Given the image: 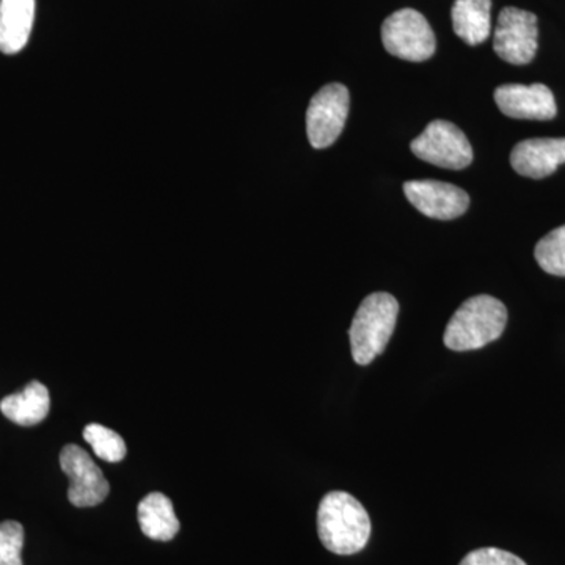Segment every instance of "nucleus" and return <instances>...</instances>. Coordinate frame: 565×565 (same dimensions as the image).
<instances>
[{"mask_svg": "<svg viewBox=\"0 0 565 565\" xmlns=\"http://www.w3.org/2000/svg\"><path fill=\"white\" fill-rule=\"evenodd\" d=\"M318 534L334 555H355L370 541V515L352 494L340 490L327 493L318 509Z\"/></svg>", "mask_w": 565, "mask_h": 565, "instance_id": "1", "label": "nucleus"}, {"mask_svg": "<svg viewBox=\"0 0 565 565\" xmlns=\"http://www.w3.org/2000/svg\"><path fill=\"white\" fill-rule=\"evenodd\" d=\"M508 308L492 296H475L465 300L446 326L444 341L451 351H476L493 343L503 334Z\"/></svg>", "mask_w": 565, "mask_h": 565, "instance_id": "2", "label": "nucleus"}, {"mask_svg": "<svg viewBox=\"0 0 565 565\" xmlns=\"http://www.w3.org/2000/svg\"><path fill=\"white\" fill-rule=\"evenodd\" d=\"M399 303L388 292H374L360 303L349 329L352 356L366 366L385 351L396 327Z\"/></svg>", "mask_w": 565, "mask_h": 565, "instance_id": "3", "label": "nucleus"}, {"mask_svg": "<svg viewBox=\"0 0 565 565\" xmlns=\"http://www.w3.org/2000/svg\"><path fill=\"white\" fill-rule=\"evenodd\" d=\"M382 43L386 52L407 62H426L435 54L437 41L429 22L419 11H394L382 25Z\"/></svg>", "mask_w": 565, "mask_h": 565, "instance_id": "4", "label": "nucleus"}, {"mask_svg": "<svg viewBox=\"0 0 565 565\" xmlns=\"http://www.w3.org/2000/svg\"><path fill=\"white\" fill-rule=\"evenodd\" d=\"M416 158L441 169L463 170L473 162V148L456 125L435 120L411 145Z\"/></svg>", "mask_w": 565, "mask_h": 565, "instance_id": "5", "label": "nucleus"}, {"mask_svg": "<svg viewBox=\"0 0 565 565\" xmlns=\"http://www.w3.org/2000/svg\"><path fill=\"white\" fill-rule=\"evenodd\" d=\"M351 95L343 84H329L316 93L307 110V134L316 150L332 147L348 120Z\"/></svg>", "mask_w": 565, "mask_h": 565, "instance_id": "6", "label": "nucleus"}, {"mask_svg": "<svg viewBox=\"0 0 565 565\" xmlns=\"http://www.w3.org/2000/svg\"><path fill=\"white\" fill-rule=\"evenodd\" d=\"M539 46L537 17L531 11L505 7L498 17L493 50L512 65L533 62Z\"/></svg>", "mask_w": 565, "mask_h": 565, "instance_id": "7", "label": "nucleus"}, {"mask_svg": "<svg viewBox=\"0 0 565 565\" xmlns=\"http://www.w3.org/2000/svg\"><path fill=\"white\" fill-rule=\"evenodd\" d=\"M63 473L68 476L70 503L76 508H93L102 504L110 492L109 482L104 478L90 455L77 445H66L61 452Z\"/></svg>", "mask_w": 565, "mask_h": 565, "instance_id": "8", "label": "nucleus"}, {"mask_svg": "<svg viewBox=\"0 0 565 565\" xmlns=\"http://www.w3.org/2000/svg\"><path fill=\"white\" fill-rule=\"evenodd\" d=\"M404 193L416 210L426 217L437 218V221H452L460 217L470 206L468 193L449 182L407 181L404 184Z\"/></svg>", "mask_w": 565, "mask_h": 565, "instance_id": "9", "label": "nucleus"}, {"mask_svg": "<svg viewBox=\"0 0 565 565\" xmlns=\"http://www.w3.org/2000/svg\"><path fill=\"white\" fill-rule=\"evenodd\" d=\"M493 96L498 109L515 120L548 121L557 114L555 95L544 84H505Z\"/></svg>", "mask_w": 565, "mask_h": 565, "instance_id": "10", "label": "nucleus"}, {"mask_svg": "<svg viewBox=\"0 0 565 565\" xmlns=\"http://www.w3.org/2000/svg\"><path fill=\"white\" fill-rule=\"evenodd\" d=\"M565 163V139L520 141L511 152V166L522 177L542 180Z\"/></svg>", "mask_w": 565, "mask_h": 565, "instance_id": "11", "label": "nucleus"}, {"mask_svg": "<svg viewBox=\"0 0 565 565\" xmlns=\"http://www.w3.org/2000/svg\"><path fill=\"white\" fill-rule=\"evenodd\" d=\"M35 21V0H0V52L24 50Z\"/></svg>", "mask_w": 565, "mask_h": 565, "instance_id": "12", "label": "nucleus"}, {"mask_svg": "<svg viewBox=\"0 0 565 565\" xmlns=\"http://www.w3.org/2000/svg\"><path fill=\"white\" fill-rule=\"evenodd\" d=\"M50 411V390L39 381L31 382L20 393L10 394L0 401V412L18 426H35L46 418Z\"/></svg>", "mask_w": 565, "mask_h": 565, "instance_id": "13", "label": "nucleus"}, {"mask_svg": "<svg viewBox=\"0 0 565 565\" xmlns=\"http://www.w3.org/2000/svg\"><path fill=\"white\" fill-rule=\"evenodd\" d=\"M451 18L456 35L470 46H478L492 31V0H456Z\"/></svg>", "mask_w": 565, "mask_h": 565, "instance_id": "14", "label": "nucleus"}, {"mask_svg": "<svg viewBox=\"0 0 565 565\" xmlns=\"http://www.w3.org/2000/svg\"><path fill=\"white\" fill-rule=\"evenodd\" d=\"M141 533L152 541L169 542L180 533V520L174 514L172 501L163 493L147 494L139 504Z\"/></svg>", "mask_w": 565, "mask_h": 565, "instance_id": "15", "label": "nucleus"}, {"mask_svg": "<svg viewBox=\"0 0 565 565\" xmlns=\"http://www.w3.org/2000/svg\"><path fill=\"white\" fill-rule=\"evenodd\" d=\"M84 438L92 446L96 457H99L104 462H121L126 452H128L121 435L109 429V427L103 426V424H88L84 429Z\"/></svg>", "mask_w": 565, "mask_h": 565, "instance_id": "16", "label": "nucleus"}, {"mask_svg": "<svg viewBox=\"0 0 565 565\" xmlns=\"http://www.w3.org/2000/svg\"><path fill=\"white\" fill-rule=\"evenodd\" d=\"M534 256L546 274L565 277V225L542 237L535 245Z\"/></svg>", "mask_w": 565, "mask_h": 565, "instance_id": "17", "label": "nucleus"}, {"mask_svg": "<svg viewBox=\"0 0 565 565\" xmlns=\"http://www.w3.org/2000/svg\"><path fill=\"white\" fill-rule=\"evenodd\" d=\"M22 546H24V527L21 523H0V565H24L22 564Z\"/></svg>", "mask_w": 565, "mask_h": 565, "instance_id": "18", "label": "nucleus"}, {"mask_svg": "<svg viewBox=\"0 0 565 565\" xmlns=\"http://www.w3.org/2000/svg\"><path fill=\"white\" fill-rule=\"evenodd\" d=\"M460 565H527L522 557L500 548H479L468 553Z\"/></svg>", "mask_w": 565, "mask_h": 565, "instance_id": "19", "label": "nucleus"}]
</instances>
